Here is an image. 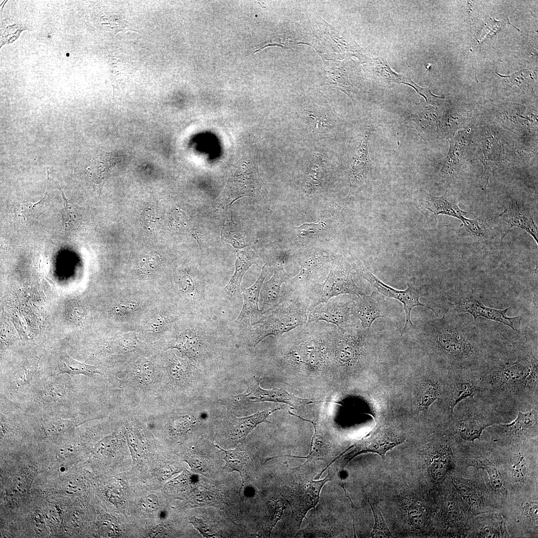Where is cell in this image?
Returning a JSON list of instances; mask_svg holds the SVG:
<instances>
[{
    "label": "cell",
    "instance_id": "obj_1",
    "mask_svg": "<svg viewBox=\"0 0 538 538\" xmlns=\"http://www.w3.org/2000/svg\"><path fill=\"white\" fill-rule=\"evenodd\" d=\"M310 466L309 462H304L291 469L288 482L281 494L291 509V526L295 530L299 529L307 512L317 504L324 484L331 480L327 475L321 480L314 481L315 472Z\"/></svg>",
    "mask_w": 538,
    "mask_h": 538
},
{
    "label": "cell",
    "instance_id": "obj_2",
    "mask_svg": "<svg viewBox=\"0 0 538 538\" xmlns=\"http://www.w3.org/2000/svg\"><path fill=\"white\" fill-rule=\"evenodd\" d=\"M282 295L277 307L247 331L253 347L269 336H280L307 323L309 311L304 301L299 297Z\"/></svg>",
    "mask_w": 538,
    "mask_h": 538
},
{
    "label": "cell",
    "instance_id": "obj_3",
    "mask_svg": "<svg viewBox=\"0 0 538 538\" xmlns=\"http://www.w3.org/2000/svg\"><path fill=\"white\" fill-rule=\"evenodd\" d=\"M342 294L357 296L365 295L353 280L351 266L342 257L336 256L331 263L325 280L314 286L301 298L304 300L310 312L316 305Z\"/></svg>",
    "mask_w": 538,
    "mask_h": 538
},
{
    "label": "cell",
    "instance_id": "obj_4",
    "mask_svg": "<svg viewBox=\"0 0 538 538\" xmlns=\"http://www.w3.org/2000/svg\"><path fill=\"white\" fill-rule=\"evenodd\" d=\"M336 256L318 250L298 257L299 273L287 279L283 295L301 297L318 284L324 281L332 262Z\"/></svg>",
    "mask_w": 538,
    "mask_h": 538
},
{
    "label": "cell",
    "instance_id": "obj_5",
    "mask_svg": "<svg viewBox=\"0 0 538 538\" xmlns=\"http://www.w3.org/2000/svg\"><path fill=\"white\" fill-rule=\"evenodd\" d=\"M231 169L223 191L215 203V208L226 211L237 199L254 196L262 189L264 182L256 163L249 159L238 161Z\"/></svg>",
    "mask_w": 538,
    "mask_h": 538
},
{
    "label": "cell",
    "instance_id": "obj_6",
    "mask_svg": "<svg viewBox=\"0 0 538 538\" xmlns=\"http://www.w3.org/2000/svg\"><path fill=\"white\" fill-rule=\"evenodd\" d=\"M371 335L370 328L357 326L342 331L335 326L331 345L332 365L348 368L360 365L366 357Z\"/></svg>",
    "mask_w": 538,
    "mask_h": 538
},
{
    "label": "cell",
    "instance_id": "obj_7",
    "mask_svg": "<svg viewBox=\"0 0 538 538\" xmlns=\"http://www.w3.org/2000/svg\"><path fill=\"white\" fill-rule=\"evenodd\" d=\"M405 438L394 432L392 429L386 426L379 427L374 430L371 434L357 441L354 444V449L336 461H333L328 467V473L332 478L336 474H339L355 457L361 453L373 452L379 454L385 459L386 452L394 447L403 443Z\"/></svg>",
    "mask_w": 538,
    "mask_h": 538
},
{
    "label": "cell",
    "instance_id": "obj_8",
    "mask_svg": "<svg viewBox=\"0 0 538 538\" xmlns=\"http://www.w3.org/2000/svg\"><path fill=\"white\" fill-rule=\"evenodd\" d=\"M489 382L492 388L510 393L537 387V364L522 361L507 365L490 375Z\"/></svg>",
    "mask_w": 538,
    "mask_h": 538
},
{
    "label": "cell",
    "instance_id": "obj_9",
    "mask_svg": "<svg viewBox=\"0 0 538 538\" xmlns=\"http://www.w3.org/2000/svg\"><path fill=\"white\" fill-rule=\"evenodd\" d=\"M354 298L335 296L313 308L308 314L307 323L324 321L342 330L358 326L352 310Z\"/></svg>",
    "mask_w": 538,
    "mask_h": 538
},
{
    "label": "cell",
    "instance_id": "obj_10",
    "mask_svg": "<svg viewBox=\"0 0 538 538\" xmlns=\"http://www.w3.org/2000/svg\"><path fill=\"white\" fill-rule=\"evenodd\" d=\"M352 267L359 275L375 287L378 292L384 296L395 298L403 303L405 313V322L401 330L402 335L410 330L416 328L410 320V312L414 307L416 306L425 307L435 313L433 308L422 304L419 301L420 290L419 287L415 285L408 284V287L405 290H397L385 284L366 269L360 267L356 264H353Z\"/></svg>",
    "mask_w": 538,
    "mask_h": 538
},
{
    "label": "cell",
    "instance_id": "obj_11",
    "mask_svg": "<svg viewBox=\"0 0 538 538\" xmlns=\"http://www.w3.org/2000/svg\"><path fill=\"white\" fill-rule=\"evenodd\" d=\"M422 331L431 335L437 347L451 357L464 360L474 355L472 344L445 323L444 317L428 323Z\"/></svg>",
    "mask_w": 538,
    "mask_h": 538
},
{
    "label": "cell",
    "instance_id": "obj_12",
    "mask_svg": "<svg viewBox=\"0 0 538 538\" xmlns=\"http://www.w3.org/2000/svg\"><path fill=\"white\" fill-rule=\"evenodd\" d=\"M288 412L290 415L311 422L313 425L314 432L311 440L309 453L307 456L301 457L287 455V456L305 458L306 459L305 462L314 463L318 460L324 461L327 464V467L321 472V474L338 457L339 450L332 426L319 420L306 419L289 410Z\"/></svg>",
    "mask_w": 538,
    "mask_h": 538
},
{
    "label": "cell",
    "instance_id": "obj_13",
    "mask_svg": "<svg viewBox=\"0 0 538 538\" xmlns=\"http://www.w3.org/2000/svg\"><path fill=\"white\" fill-rule=\"evenodd\" d=\"M416 207L432 226H436L437 216L440 214L456 218L462 222L465 215L472 214L459 208L456 199L451 197L447 188L440 196H432L421 189L417 196Z\"/></svg>",
    "mask_w": 538,
    "mask_h": 538
},
{
    "label": "cell",
    "instance_id": "obj_14",
    "mask_svg": "<svg viewBox=\"0 0 538 538\" xmlns=\"http://www.w3.org/2000/svg\"><path fill=\"white\" fill-rule=\"evenodd\" d=\"M472 135V130L470 129L459 131L454 137L447 138L449 150L436 177L438 181L450 182L456 177L468 156Z\"/></svg>",
    "mask_w": 538,
    "mask_h": 538
},
{
    "label": "cell",
    "instance_id": "obj_15",
    "mask_svg": "<svg viewBox=\"0 0 538 538\" xmlns=\"http://www.w3.org/2000/svg\"><path fill=\"white\" fill-rule=\"evenodd\" d=\"M268 264L262 269L260 276L250 287L243 290L244 302L241 311L235 321V326L239 332H247L253 325L261 321L264 315L259 309L258 301L264 281L269 272Z\"/></svg>",
    "mask_w": 538,
    "mask_h": 538
},
{
    "label": "cell",
    "instance_id": "obj_16",
    "mask_svg": "<svg viewBox=\"0 0 538 538\" xmlns=\"http://www.w3.org/2000/svg\"><path fill=\"white\" fill-rule=\"evenodd\" d=\"M534 212L523 204H519L515 200H511L507 207L495 218L498 219L501 227V244L505 237L514 227L520 228L533 237L538 244V227L534 221Z\"/></svg>",
    "mask_w": 538,
    "mask_h": 538
},
{
    "label": "cell",
    "instance_id": "obj_17",
    "mask_svg": "<svg viewBox=\"0 0 538 538\" xmlns=\"http://www.w3.org/2000/svg\"><path fill=\"white\" fill-rule=\"evenodd\" d=\"M352 310L364 329L371 328L375 320L387 317L389 311L385 296L378 291L354 298Z\"/></svg>",
    "mask_w": 538,
    "mask_h": 538
},
{
    "label": "cell",
    "instance_id": "obj_18",
    "mask_svg": "<svg viewBox=\"0 0 538 538\" xmlns=\"http://www.w3.org/2000/svg\"><path fill=\"white\" fill-rule=\"evenodd\" d=\"M262 380L260 378H255L253 384L248 390L246 397L255 402H272L284 403L293 407L298 411L302 410L308 404L316 402L312 400L303 399L289 393L282 389L265 390L260 386Z\"/></svg>",
    "mask_w": 538,
    "mask_h": 538
},
{
    "label": "cell",
    "instance_id": "obj_19",
    "mask_svg": "<svg viewBox=\"0 0 538 538\" xmlns=\"http://www.w3.org/2000/svg\"><path fill=\"white\" fill-rule=\"evenodd\" d=\"M283 264L280 261L272 262L274 269L273 275L262 286L261 292L263 304L261 310L264 315L270 313L282 302V295L280 294L281 286L289 276L282 267Z\"/></svg>",
    "mask_w": 538,
    "mask_h": 538
},
{
    "label": "cell",
    "instance_id": "obj_20",
    "mask_svg": "<svg viewBox=\"0 0 538 538\" xmlns=\"http://www.w3.org/2000/svg\"><path fill=\"white\" fill-rule=\"evenodd\" d=\"M509 308L504 310H497L487 307L478 300L472 297H467L462 299L457 306L456 310L459 312H468L474 317L476 321L479 316H483L487 319L502 323L511 327L514 330L519 331L521 325V317L519 316L509 317L506 315Z\"/></svg>",
    "mask_w": 538,
    "mask_h": 538
},
{
    "label": "cell",
    "instance_id": "obj_21",
    "mask_svg": "<svg viewBox=\"0 0 538 538\" xmlns=\"http://www.w3.org/2000/svg\"><path fill=\"white\" fill-rule=\"evenodd\" d=\"M374 129L370 128L356 141L350 164V184L363 181L367 177L370 168L368 141Z\"/></svg>",
    "mask_w": 538,
    "mask_h": 538
},
{
    "label": "cell",
    "instance_id": "obj_22",
    "mask_svg": "<svg viewBox=\"0 0 538 538\" xmlns=\"http://www.w3.org/2000/svg\"><path fill=\"white\" fill-rule=\"evenodd\" d=\"M237 259L235 261V271L224 291L231 298L236 297L240 292L241 283L244 275L253 265H258L259 256L249 247L243 249H236Z\"/></svg>",
    "mask_w": 538,
    "mask_h": 538
},
{
    "label": "cell",
    "instance_id": "obj_23",
    "mask_svg": "<svg viewBox=\"0 0 538 538\" xmlns=\"http://www.w3.org/2000/svg\"><path fill=\"white\" fill-rule=\"evenodd\" d=\"M479 160L484 166V172L480 178V187L485 191L490 176L500 166V154L495 140L489 137L482 141V148L472 160Z\"/></svg>",
    "mask_w": 538,
    "mask_h": 538
},
{
    "label": "cell",
    "instance_id": "obj_24",
    "mask_svg": "<svg viewBox=\"0 0 538 538\" xmlns=\"http://www.w3.org/2000/svg\"><path fill=\"white\" fill-rule=\"evenodd\" d=\"M211 331L207 326L205 328L187 329L176 337L172 346L190 356H196L203 346L205 336Z\"/></svg>",
    "mask_w": 538,
    "mask_h": 538
},
{
    "label": "cell",
    "instance_id": "obj_25",
    "mask_svg": "<svg viewBox=\"0 0 538 538\" xmlns=\"http://www.w3.org/2000/svg\"><path fill=\"white\" fill-rule=\"evenodd\" d=\"M122 160V157L115 153L101 151L91 160L88 170L94 181L102 182L112 169Z\"/></svg>",
    "mask_w": 538,
    "mask_h": 538
},
{
    "label": "cell",
    "instance_id": "obj_26",
    "mask_svg": "<svg viewBox=\"0 0 538 538\" xmlns=\"http://www.w3.org/2000/svg\"><path fill=\"white\" fill-rule=\"evenodd\" d=\"M280 408L277 407L273 409H266L248 416L235 417V424L231 431V436L237 439L245 437L259 423L269 422L267 420V417Z\"/></svg>",
    "mask_w": 538,
    "mask_h": 538
},
{
    "label": "cell",
    "instance_id": "obj_27",
    "mask_svg": "<svg viewBox=\"0 0 538 538\" xmlns=\"http://www.w3.org/2000/svg\"><path fill=\"white\" fill-rule=\"evenodd\" d=\"M537 425L538 411L535 410L526 413L519 412L514 421L500 425L503 436L511 437H519Z\"/></svg>",
    "mask_w": 538,
    "mask_h": 538
},
{
    "label": "cell",
    "instance_id": "obj_28",
    "mask_svg": "<svg viewBox=\"0 0 538 538\" xmlns=\"http://www.w3.org/2000/svg\"><path fill=\"white\" fill-rule=\"evenodd\" d=\"M60 373L71 375L83 374L92 377L96 374L102 375L97 367L80 362L64 353L60 355L58 362Z\"/></svg>",
    "mask_w": 538,
    "mask_h": 538
},
{
    "label": "cell",
    "instance_id": "obj_29",
    "mask_svg": "<svg viewBox=\"0 0 538 538\" xmlns=\"http://www.w3.org/2000/svg\"><path fill=\"white\" fill-rule=\"evenodd\" d=\"M462 226L472 239L480 242H488L493 238V230L485 219L465 218L460 225Z\"/></svg>",
    "mask_w": 538,
    "mask_h": 538
},
{
    "label": "cell",
    "instance_id": "obj_30",
    "mask_svg": "<svg viewBox=\"0 0 538 538\" xmlns=\"http://www.w3.org/2000/svg\"><path fill=\"white\" fill-rule=\"evenodd\" d=\"M490 425L491 423L480 418L469 417L459 422L457 431L463 439L473 441L476 439H480L483 430Z\"/></svg>",
    "mask_w": 538,
    "mask_h": 538
},
{
    "label": "cell",
    "instance_id": "obj_31",
    "mask_svg": "<svg viewBox=\"0 0 538 538\" xmlns=\"http://www.w3.org/2000/svg\"><path fill=\"white\" fill-rule=\"evenodd\" d=\"M450 450L446 445L440 446L436 451L430 465V474L437 481L442 480L448 470Z\"/></svg>",
    "mask_w": 538,
    "mask_h": 538
},
{
    "label": "cell",
    "instance_id": "obj_32",
    "mask_svg": "<svg viewBox=\"0 0 538 538\" xmlns=\"http://www.w3.org/2000/svg\"><path fill=\"white\" fill-rule=\"evenodd\" d=\"M221 238L223 242L230 244L236 249H243L247 246L242 231L232 217L224 222L221 232Z\"/></svg>",
    "mask_w": 538,
    "mask_h": 538
},
{
    "label": "cell",
    "instance_id": "obj_33",
    "mask_svg": "<svg viewBox=\"0 0 538 538\" xmlns=\"http://www.w3.org/2000/svg\"><path fill=\"white\" fill-rule=\"evenodd\" d=\"M439 396L438 382L426 380L422 382L418 396V412L426 413L431 404Z\"/></svg>",
    "mask_w": 538,
    "mask_h": 538
},
{
    "label": "cell",
    "instance_id": "obj_34",
    "mask_svg": "<svg viewBox=\"0 0 538 538\" xmlns=\"http://www.w3.org/2000/svg\"><path fill=\"white\" fill-rule=\"evenodd\" d=\"M477 391L476 387L470 380L459 379L453 384L450 397L449 406L451 413L455 405L460 401L474 396Z\"/></svg>",
    "mask_w": 538,
    "mask_h": 538
},
{
    "label": "cell",
    "instance_id": "obj_35",
    "mask_svg": "<svg viewBox=\"0 0 538 538\" xmlns=\"http://www.w3.org/2000/svg\"><path fill=\"white\" fill-rule=\"evenodd\" d=\"M214 445L225 453V455L223 459L226 461L227 468L231 471H238L242 476V473L244 472L248 461V455L246 452L239 447L226 450L223 449L217 444H214Z\"/></svg>",
    "mask_w": 538,
    "mask_h": 538
},
{
    "label": "cell",
    "instance_id": "obj_36",
    "mask_svg": "<svg viewBox=\"0 0 538 538\" xmlns=\"http://www.w3.org/2000/svg\"><path fill=\"white\" fill-rule=\"evenodd\" d=\"M327 223L322 221L317 224L304 223L298 227H294L296 237L305 243L307 241L319 239L326 231Z\"/></svg>",
    "mask_w": 538,
    "mask_h": 538
},
{
    "label": "cell",
    "instance_id": "obj_37",
    "mask_svg": "<svg viewBox=\"0 0 538 538\" xmlns=\"http://www.w3.org/2000/svg\"><path fill=\"white\" fill-rule=\"evenodd\" d=\"M368 503L373 511L375 519V525L372 532V537L394 538L383 517L379 507L377 505L371 502L369 500H368Z\"/></svg>",
    "mask_w": 538,
    "mask_h": 538
},
{
    "label": "cell",
    "instance_id": "obj_38",
    "mask_svg": "<svg viewBox=\"0 0 538 538\" xmlns=\"http://www.w3.org/2000/svg\"><path fill=\"white\" fill-rule=\"evenodd\" d=\"M374 65L375 71L385 80L390 82H396L402 84L404 76L400 75L391 70L386 61L379 58L375 59Z\"/></svg>",
    "mask_w": 538,
    "mask_h": 538
},
{
    "label": "cell",
    "instance_id": "obj_39",
    "mask_svg": "<svg viewBox=\"0 0 538 538\" xmlns=\"http://www.w3.org/2000/svg\"><path fill=\"white\" fill-rule=\"evenodd\" d=\"M528 466L524 455L519 453L514 456L511 465V473L516 482H523L528 474Z\"/></svg>",
    "mask_w": 538,
    "mask_h": 538
},
{
    "label": "cell",
    "instance_id": "obj_40",
    "mask_svg": "<svg viewBox=\"0 0 538 538\" xmlns=\"http://www.w3.org/2000/svg\"><path fill=\"white\" fill-rule=\"evenodd\" d=\"M322 157L318 155L314 158L306 175V182L312 186L318 185L322 181L323 165Z\"/></svg>",
    "mask_w": 538,
    "mask_h": 538
},
{
    "label": "cell",
    "instance_id": "obj_41",
    "mask_svg": "<svg viewBox=\"0 0 538 538\" xmlns=\"http://www.w3.org/2000/svg\"><path fill=\"white\" fill-rule=\"evenodd\" d=\"M485 469L488 473L491 484L493 487L497 491H504L505 487L503 478L498 468L490 463H482L480 466Z\"/></svg>",
    "mask_w": 538,
    "mask_h": 538
},
{
    "label": "cell",
    "instance_id": "obj_42",
    "mask_svg": "<svg viewBox=\"0 0 538 538\" xmlns=\"http://www.w3.org/2000/svg\"><path fill=\"white\" fill-rule=\"evenodd\" d=\"M408 517L412 526L417 529L423 528L426 517L422 508L416 502L411 504L408 509Z\"/></svg>",
    "mask_w": 538,
    "mask_h": 538
},
{
    "label": "cell",
    "instance_id": "obj_43",
    "mask_svg": "<svg viewBox=\"0 0 538 538\" xmlns=\"http://www.w3.org/2000/svg\"><path fill=\"white\" fill-rule=\"evenodd\" d=\"M178 282L181 290L189 296L194 298H199V296L204 297L199 295L194 280L187 273L183 272L180 273L178 277Z\"/></svg>",
    "mask_w": 538,
    "mask_h": 538
},
{
    "label": "cell",
    "instance_id": "obj_44",
    "mask_svg": "<svg viewBox=\"0 0 538 538\" xmlns=\"http://www.w3.org/2000/svg\"><path fill=\"white\" fill-rule=\"evenodd\" d=\"M403 84L408 85L415 90L417 93L422 96L427 104L433 105L436 103V101L439 99L443 98L442 97L433 95L430 91L429 87L422 88L418 86L410 78L405 77Z\"/></svg>",
    "mask_w": 538,
    "mask_h": 538
},
{
    "label": "cell",
    "instance_id": "obj_45",
    "mask_svg": "<svg viewBox=\"0 0 538 538\" xmlns=\"http://www.w3.org/2000/svg\"><path fill=\"white\" fill-rule=\"evenodd\" d=\"M220 499L218 495H215L211 492L197 493L191 498L190 502L194 506H212L218 504Z\"/></svg>",
    "mask_w": 538,
    "mask_h": 538
},
{
    "label": "cell",
    "instance_id": "obj_46",
    "mask_svg": "<svg viewBox=\"0 0 538 538\" xmlns=\"http://www.w3.org/2000/svg\"><path fill=\"white\" fill-rule=\"evenodd\" d=\"M26 28L22 24H14L6 27L3 32L0 41V47L12 43L19 37L20 32Z\"/></svg>",
    "mask_w": 538,
    "mask_h": 538
},
{
    "label": "cell",
    "instance_id": "obj_47",
    "mask_svg": "<svg viewBox=\"0 0 538 538\" xmlns=\"http://www.w3.org/2000/svg\"><path fill=\"white\" fill-rule=\"evenodd\" d=\"M190 523L196 528L204 537H215L218 536V532L213 529L203 520L196 517L190 518Z\"/></svg>",
    "mask_w": 538,
    "mask_h": 538
},
{
    "label": "cell",
    "instance_id": "obj_48",
    "mask_svg": "<svg viewBox=\"0 0 538 538\" xmlns=\"http://www.w3.org/2000/svg\"><path fill=\"white\" fill-rule=\"evenodd\" d=\"M159 504L157 496L155 494H149L142 500L140 505L145 511L152 513L157 510Z\"/></svg>",
    "mask_w": 538,
    "mask_h": 538
},
{
    "label": "cell",
    "instance_id": "obj_49",
    "mask_svg": "<svg viewBox=\"0 0 538 538\" xmlns=\"http://www.w3.org/2000/svg\"><path fill=\"white\" fill-rule=\"evenodd\" d=\"M186 461L195 472L203 474L207 471L206 463L199 456H190L186 459Z\"/></svg>",
    "mask_w": 538,
    "mask_h": 538
},
{
    "label": "cell",
    "instance_id": "obj_50",
    "mask_svg": "<svg viewBox=\"0 0 538 538\" xmlns=\"http://www.w3.org/2000/svg\"><path fill=\"white\" fill-rule=\"evenodd\" d=\"M524 515L532 520H538V503L534 502H526L522 505Z\"/></svg>",
    "mask_w": 538,
    "mask_h": 538
},
{
    "label": "cell",
    "instance_id": "obj_51",
    "mask_svg": "<svg viewBox=\"0 0 538 538\" xmlns=\"http://www.w3.org/2000/svg\"><path fill=\"white\" fill-rule=\"evenodd\" d=\"M457 489L462 497L467 500L470 504H475L477 497L474 491L465 484L459 483L457 486Z\"/></svg>",
    "mask_w": 538,
    "mask_h": 538
},
{
    "label": "cell",
    "instance_id": "obj_52",
    "mask_svg": "<svg viewBox=\"0 0 538 538\" xmlns=\"http://www.w3.org/2000/svg\"><path fill=\"white\" fill-rule=\"evenodd\" d=\"M166 324V319L162 317H157L148 321L145 327L146 329L149 331H158L162 329Z\"/></svg>",
    "mask_w": 538,
    "mask_h": 538
},
{
    "label": "cell",
    "instance_id": "obj_53",
    "mask_svg": "<svg viewBox=\"0 0 538 538\" xmlns=\"http://www.w3.org/2000/svg\"><path fill=\"white\" fill-rule=\"evenodd\" d=\"M138 307V304L134 301L129 300L123 302L117 307V312L125 314L135 310Z\"/></svg>",
    "mask_w": 538,
    "mask_h": 538
},
{
    "label": "cell",
    "instance_id": "obj_54",
    "mask_svg": "<svg viewBox=\"0 0 538 538\" xmlns=\"http://www.w3.org/2000/svg\"><path fill=\"white\" fill-rule=\"evenodd\" d=\"M128 439L130 445L132 455L134 459H137L138 456V448L135 436L130 432L128 434Z\"/></svg>",
    "mask_w": 538,
    "mask_h": 538
},
{
    "label": "cell",
    "instance_id": "obj_55",
    "mask_svg": "<svg viewBox=\"0 0 538 538\" xmlns=\"http://www.w3.org/2000/svg\"><path fill=\"white\" fill-rule=\"evenodd\" d=\"M176 473H177L176 471L173 467L171 466H165L159 470L158 476L160 479L165 480Z\"/></svg>",
    "mask_w": 538,
    "mask_h": 538
},
{
    "label": "cell",
    "instance_id": "obj_56",
    "mask_svg": "<svg viewBox=\"0 0 538 538\" xmlns=\"http://www.w3.org/2000/svg\"><path fill=\"white\" fill-rule=\"evenodd\" d=\"M110 492V498L114 503L117 505L123 504L125 500L122 492L118 489H114Z\"/></svg>",
    "mask_w": 538,
    "mask_h": 538
},
{
    "label": "cell",
    "instance_id": "obj_57",
    "mask_svg": "<svg viewBox=\"0 0 538 538\" xmlns=\"http://www.w3.org/2000/svg\"><path fill=\"white\" fill-rule=\"evenodd\" d=\"M495 531L490 527H486L484 528L482 533V537L485 538H492L496 537L497 535Z\"/></svg>",
    "mask_w": 538,
    "mask_h": 538
},
{
    "label": "cell",
    "instance_id": "obj_58",
    "mask_svg": "<svg viewBox=\"0 0 538 538\" xmlns=\"http://www.w3.org/2000/svg\"><path fill=\"white\" fill-rule=\"evenodd\" d=\"M165 532L162 527H157L153 529L150 533L149 536L151 537H162Z\"/></svg>",
    "mask_w": 538,
    "mask_h": 538
}]
</instances>
